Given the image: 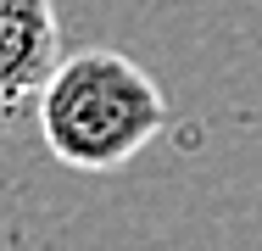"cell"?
<instances>
[{"instance_id":"7a4b0ae2","label":"cell","mask_w":262,"mask_h":251,"mask_svg":"<svg viewBox=\"0 0 262 251\" xmlns=\"http://www.w3.org/2000/svg\"><path fill=\"white\" fill-rule=\"evenodd\" d=\"M61 61L56 0H0V106L45 95Z\"/></svg>"},{"instance_id":"6da1fadb","label":"cell","mask_w":262,"mask_h":251,"mask_svg":"<svg viewBox=\"0 0 262 251\" xmlns=\"http://www.w3.org/2000/svg\"><path fill=\"white\" fill-rule=\"evenodd\" d=\"M167 129L162 84L123 50H73L39 95V140L73 173H117Z\"/></svg>"}]
</instances>
